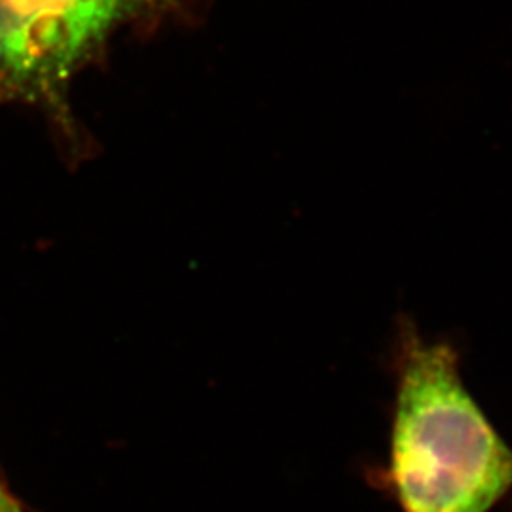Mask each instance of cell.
Listing matches in <instances>:
<instances>
[{
	"instance_id": "cell-2",
	"label": "cell",
	"mask_w": 512,
	"mask_h": 512,
	"mask_svg": "<svg viewBox=\"0 0 512 512\" xmlns=\"http://www.w3.org/2000/svg\"><path fill=\"white\" fill-rule=\"evenodd\" d=\"M200 0H0V107L37 110L59 147L82 160L74 80L124 33L156 31Z\"/></svg>"
},
{
	"instance_id": "cell-3",
	"label": "cell",
	"mask_w": 512,
	"mask_h": 512,
	"mask_svg": "<svg viewBox=\"0 0 512 512\" xmlns=\"http://www.w3.org/2000/svg\"><path fill=\"white\" fill-rule=\"evenodd\" d=\"M0 512H25L23 505L10 494V490L2 482H0Z\"/></svg>"
},
{
	"instance_id": "cell-1",
	"label": "cell",
	"mask_w": 512,
	"mask_h": 512,
	"mask_svg": "<svg viewBox=\"0 0 512 512\" xmlns=\"http://www.w3.org/2000/svg\"><path fill=\"white\" fill-rule=\"evenodd\" d=\"M461 351L401 317L389 452L374 484L401 512H492L512 495V446L463 380Z\"/></svg>"
}]
</instances>
